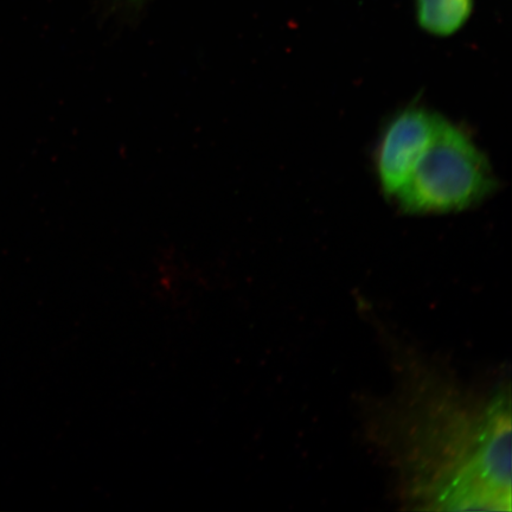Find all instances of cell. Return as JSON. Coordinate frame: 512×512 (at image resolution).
Wrapping results in <instances>:
<instances>
[{
	"mask_svg": "<svg viewBox=\"0 0 512 512\" xmlns=\"http://www.w3.org/2000/svg\"><path fill=\"white\" fill-rule=\"evenodd\" d=\"M393 389L363 408L399 501L425 511L511 510V390L458 379L375 319Z\"/></svg>",
	"mask_w": 512,
	"mask_h": 512,
	"instance_id": "obj_1",
	"label": "cell"
},
{
	"mask_svg": "<svg viewBox=\"0 0 512 512\" xmlns=\"http://www.w3.org/2000/svg\"><path fill=\"white\" fill-rule=\"evenodd\" d=\"M497 189L488 156L462 125L441 115L431 144L393 202L407 216L458 214L479 207Z\"/></svg>",
	"mask_w": 512,
	"mask_h": 512,
	"instance_id": "obj_2",
	"label": "cell"
},
{
	"mask_svg": "<svg viewBox=\"0 0 512 512\" xmlns=\"http://www.w3.org/2000/svg\"><path fill=\"white\" fill-rule=\"evenodd\" d=\"M441 115L419 102L399 108L383 124L373 163L376 181L386 200L394 201L431 144Z\"/></svg>",
	"mask_w": 512,
	"mask_h": 512,
	"instance_id": "obj_3",
	"label": "cell"
},
{
	"mask_svg": "<svg viewBox=\"0 0 512 512\" xmlns=\"http://www.w3.org/2000/svg\"><path fill=\"white\" fill-rule=\"evenodd\" d=\"M473 4L475 0H416V19L428 34L452 36L469 21Z\"/></svg>",
	"mask_w": 512,
	"mask_h": 512,
	"instance_id": "obj_4",
	"label": "cell"
},
{
	"mask_svg": "<svg viewBox=\"0 0 512 512\" xmlns=\"http://www.w3.org/2000/svg\"><path fill=\"white\" fill-rule=\"evenodd\" d=\"M131 2L137 3V2H140V0H131Z\"/></svg>",
	"mask_w": 512,
	"mask_h": 512,
	"instance_id": "obj_5",
	"label": "cell"
}]
</instances>
